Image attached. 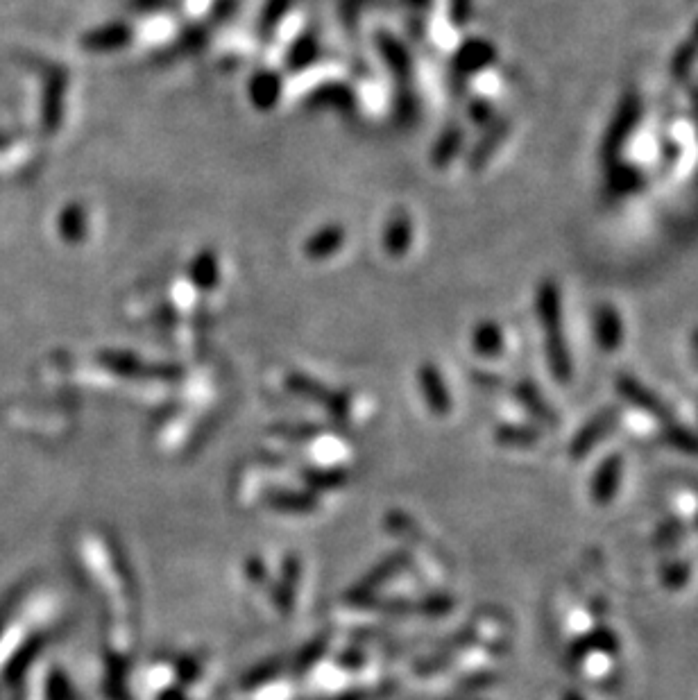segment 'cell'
Masks as SVG:
<instances>
[{"mask_svg": "<svg viewBox=\"0 0 698 700\" xmlns=\"http://www.w3.org/2000/svg\"><path fill=\"white\" fill-rule=\"evenodd\" d=\"M374 46H377L381 62L386 64V68L397 80V84H411L413 57L402 41L390 32H377V37H374Z\"/></svg>", "mask_w": 698, "mask_h": 700, "instance_id": "6", "label": "cell"}, {"mask_svg": "<svg viewBox=\"0 0 698 700\" xmlns=\"http://www.w3.org/2000/svg\"><path fill=\"white\" fill-rule=\"evenodd\" d=\"M495 62H497V48L495 44H490L488 39L474 37L463 41V44L456 48L454 57H451V75L456 78L458 96L465 91V84L472 75L485 71V68H490Z\"/></svg>", "mask_w": 698, "mask_h": 700, "instance_id": "2", "label": "cell"}, {"mask_svg": "<svg viewBox=\"0 0 698 700\" xmlns=\"http://www.w3.org/2000/svg\"><path fill=\"white\" fill-rule=\"evenodd\" d=\"M467 118L474 125L479 127H488L492 121H495V107H492V102H488L485 98H476L470 107H467Z\"/></svg>", "mask_w": 698, "mask_h": 700, "instance_id": "24", "label": "cell"}, {"mask_svg": "<svg viewBox=\"0 0 698 700\" xmlns=\"http://www.w3.org/2000/svg\"><path fill=\"white\" fill-rule=\"evenodd\" d=\"M347 241V232L343 225H322L316 229L302 245V252L309 261H327L331 256H336Z\"/></svg>", "mask_w": 698, "mask_h": 700, "instance_id": "12", "label": "cell"}, {"mask_svg": "<svg viewBox=\"0 0 698 700\" xmlns=\"http://www.w3.org/2000/svg\"><path fill=\"white\" fill-rule=\"evenodd\" d=\"M662 159H665V164H667V166L676 164V159H678V145H676V143H665V148H662Z\"/></svg>", "mask_w": 698, "mask_h": 700, "instance_id": "29", "label": "cell"}, {"mask_svg": "<svg viewBox=\"0 0 698 700\" xmlns=\"http://www.w3.org/2000/svg\"><path fill=\"white\" fill-rule=\"evenodd\" d=\"M66 89L68 73L62 66L50 68L44 78V91H41V130L46 134H57L66 112Z\"/></svg>", "mask_w": 698, "mask_h": 700, "instance_id": "3", "label": "cell"}, {"mask_svg": "<svg viewBox=\"0 0 698 700\" xmlns=\"http://www.w3.org/2000/svg\"><path fill=\"white\" fill-rule=\"evenodd\" d=\"M420 381H422V388H424V392H427L431 404L438 406V408H445L447 406V390H445V386H442L440 372L436 370V367L424 365L420 370Z\"/></svg>", "mask_w": 698, "mask_h": 700, "instance_id": "23", "label": "cell"}, {"mask_svg": "<svg viewBox=\"0 0 698 700\" xmlns=\"http://www.w3.org/2000/svg\"><path fill=\"white\" fill-rule=\"evenodd\" d=\"M238 7H241V0H214L209 10V23L214 25V28L225 25L236 14Z\"/></svg>", "mask_w": 698, "mask_h": 700, "instance_id": "25", "label": "cell"}, {"mask_svg": "<svg viewBox=\"0 0 698 700\" xmlns=\"http://www.w3.org/2000/svg\"><path fill=\"white\" fill-rule=\"evenodd\" d=\"M594 336H597V343L606 352H612L621 345V338H624V324H621V315L615 311V306L610 304H599L597 311H594Z\"/></svg>", "mask_w": 698, "mask_h": 700, "instance_id": "16", "label": "cell"}, {"mask_svg": "<svg viewBox=\"0 0 698 700\" xmlns=\"http://www.w3.org/2000/svg\"><path fill=\"white\" fill-rule=\"evenodd\" d=\"M304 107L313 112L349 114L356 109V91L345 82H322L304 98Z\"/></svg>", "mask_w": 698, "mask_h": 700, "instance_id": "4", "label": "cell"}, {"mask_svg": "<svg viewBox=\"0 0 698 700\" xmlns=\"http://www.w3.org/2000/svg\"><path fill=\"white\" fill-rule=\"evenodd\" d=\"M472 7L474 0H449V19L456 28H463V25L470 23L472 19Z\"/></svg>", "mask_w": 698, "mask_h": 700, "instance_id": "26", "label": "cell"}, {"mask_svg": "<svg viewBox=\"0 0 698 700\" xmlns=\"http://www.w3.org/2000/svg\"><path fill=\"white\" fill-rule=\"evenodd\" d=\"M698 59V41H687V44L676 50L674 59H671V75L678 82H687L692 75V66Z\"/></svg>", "mask_w": 698, "mask_h": 700, "instance_id": "22", "label": "cell"}, {"mask_svg": "<svg viewBox=\"0 0 698 700\" xmlns=\"http://www.w3.org/2000/svg\"><path fill=\"white\" fill-rule=\"evenodd\" d=\"M57 229L62 241L68 245H80L87 241L89 236V213L84 209V204L71 202L66 204L57 218Z\"/></svg>", "mask_w": 698, "mask_h": 700, "instance_id": "17", "label": "cell"}, {"mask_svg": "<svg viewBox=\"0 0 698 700\" xmlns=\"http://www.w3.org/2000/svg\"><path fill=\"white\" fill-rule=\"evenodd\" d=\"M696 37H698V21H696Z\"/></svg>", "mask_w": 698, "mask_h": 700, "instance_id": "32", "label": "cell"}, {"mask_svg": "<svg viewBox=\"0 0 698 700\" xmlns=\"http://www.w3.org/2000/svg\"><path fill=\"white\" fill-rule=\"evenodd\" d=\"M472 347L481 356H497L504 349V331L497 322L483 320L472 331Z\"/></svg>", "mask_w": 698, "mask_h": 700, "instance_id": "20", "label": "cell"}, {"mask_svg": "<svg viewBox=\"0 0 698 700\" xmlns=\"http://www.w3.org/2000/svg\"><path fill=\"white\" fill-rule=\"evenodd\" d=\"M130 7L134 12L141 14H152V12H164V10H175L177 0H130Z\"/></svg>", "mask_w": 698, "mask_h": 700, "instance_id": "27", "label": "cell"}, {"mask_svg": "<svg viewBox=\"0 0 698 700\" xmlns=\"http://www.w3.org/2000/svg\"><path fill=\"white\" fill-rule=\"evenodd\" d=\"M372 0H343L340 3V14H343V21L345 23H354L356 19H359V14L365 5H370Z\"/></svg>", "mask_w": 698, "mask_h": 700, "instance_id": "28", "label": "cell"}, {"mask_svg": "<svg viewBox=\"0 0 698 700\" xmlns=\"http://www.w3.org/2000/svg\"><path fill=\"white\" fill-rule=\"evenodd\" d=\"M642 118V100L635 91H628L619 102V109L612 123L608 127L606 136H603L601 143V159L606 166L617 164L621 152L626 148V141L631 139V134L635 132L637 123Z\"/></svg>", "mask_w": 698, "mask_h": 700, "instance_id": "1", "label": "cell"}, {"mask_svg": "<svg viewBox=\"0 0 698 700\" xmlns=\"http://www.w3.org/2000/svg\"><path fill=\"white\" fill-rule=\"evenodd\" d=\"M689 96H692L694 105L698 107V84H692V87H689Z\"/></svg>", "mask_w": 698, "mask_h": 700, "instance_id": "31", "label": "cell"}, {"mask_svg": "<svg viewBox=\"0 0 698 700\" xmlns=\"http://www.w3.org/2000/svg\"><path fill=\"white\" fill-rule=\"evenodd\" d=\"M132 39H134L132 25L123 21H114L84 32L80 37V46L91 55L93 53L105 55V53H116V50L130 46Z\"/></svg>", "mask_w": 698, "mask_h": 700, "instance_id": "5", "label": "cell"}, {"mask_svg": "<svg viewBox=\"0 0 698 700\" xmlns=\"http://www.w3.org/2000/svg\"><path fill=\"white\" fill-rule=\"evenodd\" d=\"M510 134V121L508 118H495L485 132L481 134V139L474 143V148L467 155V168L479 173L485 166L490 164V159L495 157V152L501 148V143L506 141V136Z\"/></svg>", "mask_w": 698, "mask_h": 700, "instance_id": "9", "label": "cell"}, {"mask_svg": "<svg viewBox=\"0 0 698 700\" xmlns=\"http://www.w3.org/2000/svg\"><path fill=\"white\" fill-rule=\"evenodd\" d=\"M404 3L408 7H413V10H417V12H427L429 7L433 5V0H404Z\"/></svg>", "mask_w": 698, "mask_h": 700, "instance_id": "30", "label": "cell"}, {"mask_svg": "<svg viewBox=\"0 0 698 700\" xmlns=\"http://www.w3.org/2000/svg\"><path fill=\"white\" fill-rule=\"evenodd\" d=\"M211 34H214V25L211 23L200 21V23L186 25V28L177 34L173 44H170L166 50H161V59H164V62H175V59L198 55L207 48V44L211 41Z\"/></svg>", "mask_w": 698, "mask_h": 700, "instance_id": "10", "label": "cell"}, {"mask_svg": "<svg viewBox=\"0 0 698 700\" xmlns=\"http://www.w3.org/2000/svg\"><path fill=\"white\" fill-rule=\"evenodd\" d=\"M422 116L420 109V98H417V93L411 89V84H397L395 89V98H393V118L399 127H404V130H411V127L417 125Z\"/></svg>", "mask_w": 698, "mask_h": 700, "instance_id": "19", "label": "cell"}, {"mask_svg": "<svg viewBox=\"0 0 698 700\" xmlns=\"http://www.w3.org/2000/svg\"><path fill=\"white\" fill-rule=\"evenodd\" d=\"M535 313H538V320L547 338L563 336V331H560V324H563V306H560V290L556 281L547 279L540 284L538 295H535Z\"/></svg>", "mask_w": 698, "mask_h": 700, "instance_id": "8", "label": "cell"}, {"mask_svg": "<svg viewBox=\"0 0 698 700\" xmlns=\"http://www.w3.org/2000/svg\"><path fill=\"white\" fill-rule=\"evenodd\" d=\"M284 93V80L282 75L272 68H261L250 78L248 82V98L252 102V107L257 112H272L279 105Z\"/></svg>", "mask_w": 698, "mask_h": 700, "instance_id": "7", "label": "cell"}, {"mask_svg": "<svg viewBox=\"0 0 698 700\" xmlns=\"http://www.w3.org/2000/svg\"><path fill=\"white\" fill-rule=\"evenodd\" d=\"M465 143V132L463 127L458 123H449L445 130L438 134L436 143H433L431 148V164L433 168H447L451 166V161H454L458 155H461Z\"/></svg>", "mask_w": 698, "mask_h": 700, "instance_id": "18", "label": "cell"}, {"mask_svg": "<svg viewBox=\"0 0 698 700\" xmlns=\"http://www.w3.org/2000/svg\"><path fill=\"white\" fill-rule=\"evenodd\" d=\"M322 55V44L316 30H304L297 34L291 41V46L286 50L284 64L288 73H302L306 68L313 66Z\"/></svg>", "mask_w": 698, "mask_h": 700, "instance_id": "13", "label": "cell"}, {"mask_svg": "<svg viewBox=\"0 0 698 700\" xmlns=\"http://www.w3.org/2000/svg\"><path fill=\"white\" fill-rule=\"evenodd\" d=\"M646 184L644 173L633 164H626V161H617V164L608 166L606 175V186H603V193H606L608 200H624L628 195H633L637 191H642Z\"/></svg>", "mask_w": 698, "mask_h": 700, "instance_id": "11", "label": "cell"}, {"mask_svg": "<svg viewBox=\"0 0 698 700\" xmlns=\"http://www.w3.org/2000/svg\"><path fill=\"white\" fill-rule=\"evenodd\" d=\"M295 0H266V5L261 7L259 21H257V34L259 39L268 41L272 37L282 21L286 19V14L291 12Z\"/></svg>", "mask_w": 698, "mask_h": 700, "instance_id": "21", "label": "cell"}, {"mask_svg": "<svg viewBox=\"0 0 698 700\" xmlns=\"http://www.w3.org/2000/svg\"><path fill=\"white\" fill-rule=\"evenodd\" d=\"M189 281L200 293H211L220 284V259L211 247H204L191 259Z\"/></svg>", "mask_w": 698, "mask_h": 700, "instance_id": "15", "label": "cell"}, {"mask_svg": "<svg viewBox=\"0 0 698 700\" xmlns=\"http://www.w3.org/2000/svg\"><path fill=\"white\" fill-rule=\"evenodd\" d=\"M383 250L393 259H402L408 254L413 245V220L408 218L406 211H397L388 218L386 227H383Z\"/></svg>", "mask_w": 698, "mask_h": 700, "instance_id": "14", "label": "cell"}]
</instances>
